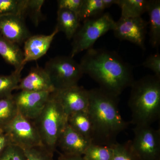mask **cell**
Segmentation results:
<instances>
[{"instance_id":"83f0119b","label":"cell","mask_w":160,"mask_h":160,"mask_svg":"<svg viewBox=\"0 0 160 160\" xmlns=\"http://www.w3.org/2000/svg\"><path fill=\"white\" fill-rule=\"evenodd\" d=\"M27 160H53V153L40 146L25 149Z\"/></svg>"},{"instance_id":"277c9868","label":"cell","mask_w":160,"mask_h":160,"mask_svg":"<svg viewBox=\"0 0 160 160\" xmlns=\"http://www.w3.org/2000/svg\"><path fill=\"white\" fill-rule=\"evenodd\" d=\"M52 93L42 111L33 122L43 146L54 153L59 138L67 124V116Z\"/></svg>"},{"instance_id":"d6a6232c","label":"cell","mask_w":160,"mask_h":160,"mask_svg":"<svg viewBox=\"0 0 160 160\" xmlns=\"http://www.w3.org/2000/svg\"><path fill=\"white\" fill-rule=\"evenodd\" d=\"M58 160H85L82 156L75 155L62 153Z\"/></svg>"},{"instance_id":"e0dca14e","label":"cell","mask_w":160,"mask_h":160,"mask_svg":"<svg viewBox=\"0 0 160 160\" xmlns=\"http://www.w3.org/2000/svg\"><path fill=\"white\" fill-rule=\"evenodd\" d=\"M57 25L59 31L65 33L68 40H71L80 26L78 16L68 9H59L57 12Z\"/></svg>"},{"instance_id":"d6986e66","label":"cell","mask_w":160,"mask_h":160,"mask_svg":"<svg viewBox=\"0 0 160 160\" xmlns=\"http://www.w3.org/2000/svg\"><path fill=\"white\" fill-rule=\"evenodd\" d=\"M67 123L72 129L92 143V126L88 111L75 112L67 116Z\"/></svg>"},{"instance_id":"7a4b0ae2","label":"cell","mask_w":160,"mask_h":160,"mask_svg":"<svg viewBox=\"0 0 160 160\" xmlns=\"http://www.w3.org/2000/svg\"><path fill=\"white\" fill-rule=\"evenodd\" d=\"M89 93L88 112L92 123V143L112 146L117 142L118 136L129 125L120 114L118 107L119 97L100 88L90 89Z\"/></svg>"},{"instance_id":"8992f818","label":"cell","mask_w":160,"mask_h":160,"mask_svg":"<svg viewBox=\"0 0 160 160\" xmlns=\"http://www.w3.org/2000/svg\"><path fill=\"white\" fill-rule=\"evenodd\" d=\"M44 69L55 91L77 85L84 74L80 63L70 56L52 58L46 62Z\"/></svg>"},{"instance_id":"5bb4252c","label":"cell","mask_w":160,"mask_h":160,"mask_svg":"<svg viewBox=\"0 0 160 160\" xmlns=\"http://www.w3.org/2000/svg\"><path fill=\"white\" fill-rule=\"evenodd\" d=\"M56 27L49 35H36L29 37L24 42L23 64L35 61L46 54L56 35L59 32Z\"/></svg>"},{"instance_id":"603a6c76","label":"cell","mask_w":160,"mask_h":160,"mask_svg":"<svg viewBox=\"0 0 160 160\" xmlns=\"http://www.w3.org/2000/svg\"><path fill=\"white\" fill-rule=\"evenodd\" d=\"M113 145L102 146L91 143L83 154V158L85 160H112Z\"/></svg>"},{"instance_id":"d4e9b609","label":"cell","mask_w":160,"mask_h":160,"mask_svg":"<svg viewBox=\"0 0 160 160\" xmlns=\"http://www.w3.org/2000/svg\"><path fill=\"white\" fill-rule=\"evenodd\" d=\"M27 0H0V17L19 15L25 17Z\"/></svg>"},{"instance_id":"9c48e42d","label":"cell","mask_w":160,"mask_h":160,"mask_svg":"<svg viewBox=\"0 0 160 160\" xmlns=\"http://www.w3.org/2000/svg\"><path fill=\"white\" fill-rule=\"evenodd\" d=\"M148 23L142 17L120 18L115 23L112 31L116 38L128 41L145 50V39Z\"/></svg>"},{"instance_id":"ac0fdd59","label":"cell","mask_w":160,"mask_h":160,"mask_svg":"<svg viewBox=\"0 0 160 160\" xmlns=\"http://www.w3.org/2000/svg\"><path fill=\"white\" fill-rule=\"evenodd\" d=\"M149 16V42L152 47L160 45V1L150 0L148 11Z\"/></svg>"},{"instance_id":"4316f807","label":"cell","mask_w":160,"mask_h":160,"mask_svg":"<svg viewBox=\"0 0 160 160\" xmlns=\"http://www.w3.org/2000/svg\"><path fill=\"white\" fill-rule=\"evenodd\" d=\"M44 2L43 0H27L25 15L29 16L36 26H38L43 17L42 8Z\"/></svg>"},{"instance_id":"836d02e7","label":"cell","mask_w":160,"mask_h":160,"mask_svg":"<svg viewBox=\"0 0 160 160\" xmlns=\"http://www.w3.org/2000/svg\"><path fill=\"white\" fill-rule=\"evenodd\" d=\"M103 6L105 9L111 7L113 4H116V0H102Z\"/></svg>"},{"instance_id":"7c38bea8","label":"cell","mask_w":160,"mask_h":160,"mask_svg":"<svg viewBox=\"0 0 160 160\" xmlns=\"http://www.w3.org/2000/svg\"><path fill=\"white\" fill-rule=\"evenodd\" d=\"M0 34L18 45L25 42L31 36L25 21V17L6 15L0 17Z\"/></svg>"},{"instance_id":"2e32d148","label":"cell","mask_w":160,"mask_h":160,"mask_svg":"<svg viewBox=\"0 0 160 160\" xmlns=\"http://www.w3.org/2000/svg\"><path fill=\"white\" fill-rule=\"evenodd\" d=\"M0 55L6 62L13 66L15 70H22L24 54L18 45L11 42L0 34Z\"/></svg>"},{"instance_id":"44dd1931","label":"cell","mask_w":160,"mask_h":160,"mask_svg":"<svg viewBox=\"0 0 160 160\" xmlns=\"http://www.w3.org/2000/svg\"><path fill=\"white\" fill-rule=\"evenodd\" d=\"M22 70H15L9 75H0V99L12 95L21 79Z\"/></svg>"},{"instance_id":"7402d4cb","label":"cell","mask_w":160,"mask_h":160,"mask_svg":"<svg viewBox=\"0 0 160 160\" xmlns=\"http://www.w3.org/2000/svg\"><path fill=\"white\" fill-rule=\"evenodd\" d=\"M105 8L102 0H83L78 17L80 21L93 18L102 14Z\"/></svg>"},{"instance_id":"4dcf8cb0","label":"cell","mask_w":160,"mask_h":160,"mask_svg":"<svg viewBox=\"0 0 160 160\" xmlns=\"http://www.w3.org/2000/svg\"><path fill=\"white\" fill-rule=\"evenodd\" d=\"M83 0H59L58 7L59 9H68L78 16Z\"/></svg>"},{"instance_id":"f546056e","label":"cell","mask_w":160,"mask_h":160,"mask_svg":"<svg viewBox=\"0 0 160 160\" xmlns=\"http://www.w3.org/2000/svg\"><path fill=\"white\" fill-rule=\"evenodd\" d=\"M145 68L154 72V75L160 77V54L158 52L151 54L142 64Z\"/></svg>"},{"instance_id":"30bf717a","label":"cell","mask_w":160,"mask_h":160,"mask_svg":"<svg viewBox=\"0 0 160 160\" xmlns=\"http://www.w3.org/2000/svg\"><path fill=\"white\" fill-rule=\"evenodd\" d=\"M51 92L21 90L13 95L18 112L24 117L33 121L42 111Z\"/></svg>"},{"instance_id":"6da1fadb","label":"cell","mask_w":160,"mask_h":160,"mask_svg":"<svg viewBox=\"0 0 160 160\" xmlns=\"http://www.w3.org/2000/svg\"><path fill=\"white\" fill-rule=\"evenodd\" d=\"M80 65L100 88L119 97L135 81L132 66L116 52L93 47L86 50Z\"/></svg>"},{"instance_id":"5b68a950","label":"cell","mask_w":160,"mask_h":160,"mask_svg":"<svg viewBox=\"0 0 160 160\" xmlns=\"http://www.w3.org/2000/svg\"><path fill=\"white\" fill-rule=\"evenodd\" d=\"M115 23V21L109 12L84 21L72 38L70 56L73 58L80 52L92 48L99 38L113 30Z\"/></svg>"},{"instance_id":"1f68e13d","label":"cell","mask_w":160,"mask_h":160,"mask_svg":"<svg viewBox=\"0 0 160 160\" xmlns=\"http://www.w3.org/2000/svg\"><path fill=\"white\" fill-rule=\"evenodd\" d=\"M12 144V143L9 136L2 129L0 128V154L7 146Z\"/></svg>"},{"instance_id":"4fadbf2b","label":"cell","mask_w":160,"mask_h":160,"mask_svg":"<svg viewBox=\"0 0 160 160\" xmlns=\"http://www.w3.org/2000/svg\"><path fill=\"white\" fill-rule=\"evenodd\" d=\"M91 143L90 140L78 133L67 123L60 135L57 146L64 154L83 156Z\"/></svg>"},{"instance_id":"9a60e30c","label":"cell","mask_w":160,"mask_h":160,"mask_svg":"<svg viewBox=\"0 0 160 160\" xmlns=\"http://www.w3.org/2000/svg\"><path fill=\"white\" fill-rule=\"evenodd\" d=\"M16 90L51 93L55 91L45 69L39 66L32 68L26 76L21 79Z\"/></svg>"},{"instance_id":"ba28073f","label":"cell","mask_w":160,"mask_h":160,"mask_svg":"<svg viewBox=\"0 0 160 160\" xmlns=\"http://www.w3.org/2000/svg\"><path fill=\"white\" fill-rule=\"evenodd\" d=\"M133 132L131 147L140 160H160V129L151 126H138Z\"/></svg>"},{"instance_id":"f1b7e54d","label":"cell","mask_w":160,"mask_h":160,"mask_svg":"<svg viewBox=\"0 0 160 160\" xmlns=\"http://www.w3.org/2000/svg\"><path fill=\"white\" fill-rule=\"evenodd\" d=\"M0 160H27L24 149L10 144L0 154Z\"/></svg>"},{"instance_id":"484cf974","label":"cell","mask_w":160,"mask_h":160,"mask_svg":"<svg viewBox=\"0 0 160 160\" xmlns=\"http://www.w3.org/2000/svg\"><path fill=\"white\" fill-rule=\"evenodd\" d=\"M112 160H140L131 147V141L126 143H116L113 146Z\"/></svg>"},{"instance_id":"3957f363","label":"cell","mask_w":160,"mask_h":160,"mask_svg":"<svg viewBox=\"0 0 160 160\" xmlns=\"http://www.w3.org/2000/svg\"><path fill=\"white\" fill-rule=\"evenodd\" d=\"M128 105L132 122L138 126H151L160 116V77L148 75L134 81L130 86Z\"/></svg>"},{"instance_id":"ffe728a7","label":"cell","mask_w":160,"mask_h":160,"mask_svg":"<svg viewBox=\"0 0 160 160\" xmlns=\"http://www.w3.org/2000/svg\"><path fill=\"white\" fill-rule=\"evenodd\" d=\"M150 0H116L121 8V18L140 17L148 11Z\"/></svg>"},{"instance_id":"8fae6325","label":"cell","mask_w":160,"mask_h":160,"mask_svg":"<svg viewBox=\"0 0 160 160\" xmlns=\"http://www.w3.org/2000/svg\"><path fill=\"white\" fill-rule=\"evenodd\" d=\"M58 101L66 115L79 112L88 111L89 90L77 85L52 92Z\"/></svg>"},{"instance_id":"52a82bcc","label":"cell","mask_w":160,"mask_h":160,"mask_svg":"<svg viewBox=\"0 0 160 160\" xmlns=\"http://www.w3.org/2000/svg\"><path fill=\"white\" fill-rule=\"evenodd\" d=\"M1 129L9 136L12 144L24 150L43 146L34 122L19 113L12 121Z\"/></svg>"},{"instance_id":"cb8c5ba5","label":"cell","mask_w":160,"mask_h":160,"mask_svg":"<svg viewBox=\"0 0 160 160\" xmlns=\"http://www.w3.org/2000/svg\"><path fill=\"white\" fill-rule=\"evenodd\" d=\"M18 113L13 95L9 97L0 99V128L10 122Z\"/></svg>"}]
</instances>
